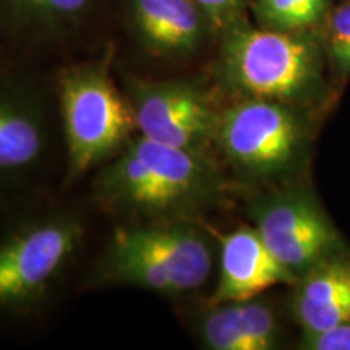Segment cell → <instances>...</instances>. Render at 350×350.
<instances>
[{"instance_id":"6da1fadb","label":"cell","mask_w":350,"mask_h":350,"mask_svg":"<svg viewBox=\"0 0 350 350\" xmlns=\"http://www.w3.org/2000/svg\"><path fill=\"white\" fill-rule=\"evenodd\" d=\"M99 201L119 211L165 214L208 203L217 174L203 151L175 148L139 135L96 180Z\"/></svg>"},{"instance_id":"7a4b0ae2","label":"cell","mask_w":350,"mask_h":350,"mask_svg":"<svg viewBox=\"0 0 350 350\" xmlns=\"http://www.w3.org/2000/svg\"><path fill=\"white\" fill-rule=\"evenodd\" d=\"M103 266L113 284L180 295L208 281L213 250L206 235L187 222L120 227L113 232Z\"/></svg>"},{"instance_id":"3957f363","label":"cell","mask_w":350,"mask_h":350,"mask_svg":"<svg viewBox=\"0 0 350 350\" xmlns=\"http://www.w3.org/2000/svg\"><path fill=\"white\" fill-rule=\"evenodd\" d=\"M224 73L247 98L295 103L317 85L318 47L297 31L237 28L227 38Z\"/></svg>"},{"instance_id":"277c9868","label":"cell","mask_w":350,"mask_h":350,"mask_svg":"<svg viewBox=\"0 0 350 350\" xmlns=\"http://www.w3.org/2000/svg\"><path fill=\"white\" fill-rule=\"evenodd\" d=\"M60 107L70 180L106 161L137 129L129 98L117 90L106 67L99 65L75 70L64 78Z\"/></svg>"},{"instance_id":"5b68a950","label":"cell","mask_w":350,"mask_h":350,"mask_svg":"<svg viewBox=\"0 0 350 350\" xmlns=\"http://www.w3.org/2000/svg\"><path fill=\"white\" fill-rule=\"evenodd\" d=\"M216 138L227 159L243 172L273 175L294 163L304 133L287 104L247 98L217 117Z\"/></svg>"},{"instance_id":"8992f818","label":"cell","mask_w":350,"mask_h":350,"mask_svg":"<svg viewBox=\"0 0 350 350\" xmlns=\"http://www.w3.org/2000/svg\"><path fill=\"white\" fill-rule=\"evenodd\" d=\"M83 226L67 216L47 217L0 245V308L33 304L75 255Z\"/></svg>"},{"instance_id":"52a82bcc","label":"cell","mask_w":350,"mask_h":350,"mask_svg":"<svg viewBox=\"0 0 350 350\" xmlns=\"http://www.w3.org/2000/svg\"><path fill=\"white\" fill-rule=\"evenodd\" d=\"M253 217L262 242L295 281L317 262L340 250L336 227L304 191H284L262 200Z\"/></svg>"},{"instance_id":"ba28073f","label":"cell","mask_w":350,"mask_h":350,"mask_svg":"<svg viewBox=\"0 0 350 350\" xmlns=\"http://www.w3.org/2000/svg\"><path fill=\"white\" fill-rule=\"evenodd\" d=\"M129 100L139 135L152 142L203 151L216 137L217 113L206 96L183 83H133Z\"/></svg>"},{"instance_id":"9c48e42d","label":"cell","mask_w":350,"mask_h":350,"mask_svg":"<svg viewBox=\"0 0 350 350\" xmlns=\"http://www.w3.org/2000/svg\"><path fill=\"white\" fill-rule=\"evenodd\" d=\"M217 239L221 253L213 305L252 300L279 284H295L294 275L275 260L255 227H239Z\"/></svg>"},{"instance_id":"30bf717a","label":"cell","mask_w":350,"mask_h":350,"mask_svg":"<svg viewBox=\"0 0 350 350\" xmlns=\"http://www.w3.org/2000/svg\"><path fill=\"white\" fill-rule=\"evenodd\" d=\"M292 312L301 331L350 323V253L334 252L295 281Z\"/></svg>"},{"instance_id":"8fae6325","label":"cell","mask_w":350,"mask_h":350,"mask_svg":"<svg viewBox=\"0 0 350 350\" xmlns=\"http://www.w3.org/2000/svg\"><path fill=\"white\" fill-rule=\"evenodd\" d=\"M198 332L211 350H271L278 347L281 329L273 306L256 297L214 304L201 317Z\"/></svg>"},{"instance_id":"7c38bea8","label":"cell","mask_w":350,"mask_h":350,"mask_svg":"<svg viewBox=\"0 0 350 350\" xmlns=\"http://www.w3.org/2000/svg\"><path fill=\"white\" fill-rule=\"evenodd\" d=\"M133 13L144 39L163 52L191 51L203 33L195 0H133Z\"/></svg>"},{"instance_id":"4fadbf2b","label":"cell","mask_w":350,"mask_h":350,"mask_svg":"<svg viewBox=\"0 0 350 350\" xmlns=\"http://www.w3.org/2000/svg\"><path fill=\"white\" fill-rule=\"evenodd\" d=\"M44 151V130L31 109L0 99V174L31 167Z\"/></svg>"},{"instance_id":"5bb4252c","label":"cell","mask_w":350,"mask_h":350,"mask_svg":"<svg viewBox=\"0 0 350 350\" xmlns=\"http://www.w3.org/2000/svg\"><path fill=\"white\" fill-rule=\"evenodd\" d=\"M329 0H260L258 16L266 28L301 31L325 16Z\"/></svg>"},{"instance_id":"9a60e30c","label":"cell","mask_w":350,"mask_h":350,"mask_svg":"<svg viewBox=\"0 0 350 350\" xmlns=\"http://www.w3.org/2000/svg\"><path fill=\"white\" fill-rule=\"evenodd\" d=\"M325 47L332 70L339 78L350 77V0L336 7L327 18Z\"/></svg>"},{"instance_id":"2e32d148","label":"cell","mask_w":350,"mask_h":350,"mask_svg":"<svg viewBox=\"0 0 350 350\" xmlns=\"http://www.w3.org/2000/svg\"><path fill=\"white\" fill-rule=\"evenodd\" d=\"M300 349L305 350H350V323L326 329L304 331Z\"/></svg>"},{"instance_id":"e0dca14e","label":"cell","mask_w":350,"mask_h":350,"mask_svg":"<svg viewBox=\"0 0 350 350\" xmlns=\"http://www.w3.org/2000/svg\"><path fill=\"white\" fill-rule=\"evenodd\" d=\"M20 2L47 16H72L81 12L90 0H20Z\"/></svg>"},{"instance_id":"ac0fdd59","label":"cell","mask_w":350,"mask_h":350,"mask_svg":"<svg viewBox=\"0 0 350 350\" xmlns=\"http://www.w3.org/2000/svg\"><path fill=\"white\" fill-rule=\"evenodd\" d=\"M216 25H224L234 16L239 0H195Z\"/></svg>"}]
</instances>
